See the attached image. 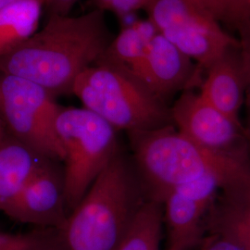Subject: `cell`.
I'll use <instances>...</instances> for the list:
<instances>
[{
  "instance_id": "6da1fadb",
  "label": "cell",
  "mask_w": 250,
  "mask_h": 250,
  "mask_svg": "<svg viewBox=\"0 0 250 250\" xmlns=\"http://www.w3.org/2000/svg\"><path fill=\"white\" fill-rule=\"evenodd\" d=\"M105 13L49 14L41 30L0 58V73L31 81L52 96L72 94L78 76L97 62L112 40Z\"/></svg>"
},
{
  "instance_id": "7a4b0ae2",
  "label": "cell",
  "mask_w": 250,
  "mask_h": 250,
  "mask_svg": "<svg viewBox=\"0 0 250 250\" xmlns=\"http://www.w3.org/2000/svg\"><path fill=\"white\" fill-rule=\"evenodd\" d=\"M135 170L148 198L163 203L175 188L215 176L222 192L250 193V156L212 151L179 133L171 125L129 134Z\"/></svg>"
},
{
  "instance_id": "3957f363",
  "label": "cell",
  "mask_w": 250,
  "mask_h": 250,
  "mask_svg": "<svg viewBox=\"0 0 250 250\" xmlns=\"http://www.w3.org/2000/svg\"><path fill=\"white\" fill-rule=\"evenodd\" d=\"M142 185L120 152L57 229L56 250H117L143 205Z\"/></svg>"
},
{
  "instance_id": "277c9868",
  "label": "cell",
  "mask_w": 250,
  "mask_h": 250,
  "mask_svg": "<svg viewBox=\"0 0 250 250\" xmlns=\"http://www.w3.org/2000/svg\"><path fill=\"white\" fill-rule=\"evenodd\" d=\"M83 107L128 134L171 125L170 108L129 69L95 63L72 87Z\"/></svg>"
},
{
  "instance_id": "5b68a950",
  "label": "cell",
  "mask_w": 250,
  "mask_h": 250,
  "mask_svg": "<svg viewBox=\"0 0 250 250\" xmlns=\"http://www.w3.org/2000/svg\"><path fill=\"white\" fill-rule=\"evenodd\" d=\"M56 130L64 153L68 215L119 153L117 130L85 107H62Z\"/></svg>"
},
{
  "instance_id": "8992f818",
  "label": "cell",
  "mask_w": 250,
  "mask_h": 250,
  "mask_svg": "<svg viewBox=\"0 0 250 250\" xmlns=\"http://www.w3.org/2000/svg\"><path fill=\"white\" fill-rule=\"evenodd\" d=\"M49 92L31 81L0 75V117L7 133L45 159L63 161L56 130L62 109Z\"/></svg>"
},
{
  "instance_id": "52a82bcc",
  "label": "cell",
  "mask_w": 250,
  "mask_h": 250,
  "mask_svg": "<svg viewBox=\"0 0 250 250\" xmlns=\"http://www.w3.org/2000/svg\"><path fill=\"white\" fill-rule=\"evenodd\" d=\"M144 10L159 34L206 70L239 45L198 0H146Z\"/></svg>"
},
{
  "instance_id": "ba28073f",
  "label": "cell",
  "mask_w": 250,
  "mask_h": 250,
  "mask_svg": "<svg viewBox=\"0 0 250 250\" xmlns=\"http://www.w3.org/2000/svg\"><path fill=\"white\" fill-rule=\"evenodd\" d=\"M170 118L179 133L205 148L250 155L244 125L225 115L199 93L185 90L170 108Z\"/></svg>"
},
{
  "instance_id": "9c48e42d",
  "label": "cell",
  "mask_w": 250,
  "mask_h": 250,
  "mask_svg": "<svg viewBox=\"0 0 250 250\" xmlns=\"http://www.w3.org/2000/svg\"><path fill=\"white\" fill-rule=\"evenodd\" d=\"M224 189L220 179L208 176L170 191L163 200L167 226L164 250H194L200 245L207 215Z\"/></svg>"
},
{
  "instance_id": "30bf717a",
  "label": "cell",
  "mask_w": 250,
  "mask_h": 250,
  "mask_svg": "<svg viewBox=\"0 0 250 250\" xmlns=\"http://www.w3.org/2000/svg\"><path fill=\"white\" fill-rule=\"evenodd\" d=\"M54 162L44 161L1 211L21 224H33L42 229L60 228L68 210L63 171Z\"/></svg>"
},
{
  "instance_id": "8fae6325",
  "label": "cell",
  "mask_w": 250,
  "mask_h": 250,
  "mask_svg": "<svg viewBox=\"0 0 250 250\" xmlns=\"http://www.w3.org/2000/svg\"><path fill=\"white\" fill-rule=\"evenodd\" d=\"M190 59L161 34L152 39L142 59L130 70L162 100L188 89L197 70Z\"/></svg>"
},
{
  "instance_id": "7c38bea8",
  "label": "cell",
  "mask_w": 250,
  "mask_h": 250,
  "mask_svg": "<svg viewBox=\"0 0 250 250\" xmlns=\"http://www.w3.org/2000/svg\"><path fill=\"white\" fill-rule=\"evenodd\" d=\"M200 95L233 121L239 118L245 102L246 80L239 45L230 47L207 70Z\"/></svg>"
},
{
  "instance_id": "4fadbf2b",
  "label": "cell",
  "mask_w": 250,
  "mask_h": 250,
  "mask_svg": "<svg viewBox=\"0 0 250 250\" xmlns=\"http://www.w3.org/2000/svg\"><path fill=\"white\" fill-rule=\"evenodd\" d=\"M46 160L7 133L0 142V211Z\"/></svg>"
},
{
  "instance_id": "5bb4252c",
  "label": "cell",
  "mask_w": 250,
  "mask_h": 250,
  "mask_svg": "<svg viewBox=\"0 0 250 250\" xmlns=\"http://www.w3.org/2000/svg\"><path fill=\"white\" fill-rule=\"evenodd\" d=\"M209 232L225 235L244 250H250V197L222 192L206 218Z\"/></svg>"
},
{
  "instance_id": "9a60e30c",
  "label": "cell",
  "mask_w": 250,
  "mask_h": 250,
  "mask_svg": "<svg viewBox=\"0 0 250 250\" xmlns=\"http://www.w3.org/2000/svg\"><path fill=\"white\" fill-rule=\"evenodd\" d=\"M44 7L45 0H19L0 10V58L36 34Z\"/></svg>"
},
{
  "instance_id": "2e32d148",
  "label": "cell",
  "mask_w": 250,
  "mask_h": 250,
  "mask_svg": "<svg viewBox=\"0 0 250 250\" xmlns=\"http://www.w3.org/2000/svg\"><path fill=\"white\" fill-rule=\"evenodd\" d=\"M158 30L148 19L127 25L112 38L96 63H105L131 70L143 57Z\"/></svg>"
},
{
  "instance_id": "e0dca14e",
  "label": "cell",
  "mask_w": 250,
  "mask_h": 250,
  "mask_svg": "<svg viewBox=\"0 0 250 250\" xmlns=\"http://www.w3.org/2000/svg\"><path fill=\"white\" fill-rule=\"evenodd\" d=\"M163 203L147 199L135 215L117 250H162Z\"/></svg>"
},
{
  "instance_id": "ac0fdd59",
  "label": "cell",
  "mask_w": 250,
  "mask_h": 250,
  "mask_svg": "<svg viewBox=\"0 0 250 250\" xmlns=\"http://www.w3.org/2000/svg\"><path fill=\"white\" fill-rule=\"evenodd\" d=\"M57 229L29 233L0 232V250H56Z\"/></svg>"
},
{
  "instance_id": "d6986e66",
  "label": "cell",
  "mask_w": 250,
  "mask_h": 250,
  "mask_svg": "<svg viewBox=\"0 0 250 250\" xmlns=\"http://www.w3.org/2000/svg\"><path fill=\"white\" fill-rule=\"evenodd\" d=\"M219 22L237 28L250 21V0H198Z\"/></svg>"
},
{
  "instance_id": "ffe728a7",
  "label": "cell",
  "mask_w": 250,
  "mask_h": 250,
  "mask_svg": "<svg viewBox=\"0 0 250 250\" xmlns=\"http://www.w3.org/2000/svg\"><path fill=\"white\" fill-rule=\"evenodd\" d=\"M239 34V47L241 52L242 61L246 80L245 101L247 106V124L244 126L245 132L250 144V21L237 27Z\"/></svg>"
},
{
  "instance_id": "44dd1931",
  "label": "cell",
  "mask_w": 250,
  "mask_h": 250,
  "mask_svg": "<svg viewBox=\"0 0 250 250\" xmlns=\"http://www.w3.org/2000/svg\"><path fill=\"white\" fill-rule=\"evenodd\" d=\"M146 0H91L93 9L109 11L119 18H125L139 9H144Z\"/></svg>"
},
{
  "instance_id": "7402d4cb",
  "label": "cell",
  "mask_w": 250,
  "mask_h": 250,
  "mask_svg": "<svg viewBox=\"0 0 250 250\" xmlns=\"http://www.w3.org/2000/svg\"><path fill=\"white\" fill-rule=\"evenodd\" d=\"M197 250H244L231 238L216 232H209V235L201 241Z\"/></svg>"
},
{
  "instance_id": "603a6c76",
  "label": "cell",
  "mask_w": 250,
  "mask_h": 250,
  "mask_svg": "<svg viewBox=\"0 0 250 250\" xmlns=\"http://www.w3.org/2000/svg\"><path fill=\"white\" fill-rule=\"evenodd\" d=\"M78 0H45V7L49 14L68 15Z\"/></svg>"
},
{
  "instance_id": "cb8c5ba5",
  "label": "cell",
  "mask_w": 250,
  "mask_h": 250,
  "mask_svg": "<svg viewBox=\"0 0 250 250\" xmlns=\"http://www.w3.org/2000/svg\"><path fill=\"white\" fill-rule=\"evenodd\" d=\"M7 135V131L5 128V125L3 124V121L0 117V142L4 139V137Z\"/></svg>"
},
{
  "instance_id": "d4e9b609",
  "label": "cell",
  "mask_w": 250,
  "mask_h": 250,
  "mask_svg": "<svg viewBox=\"0 0 250 250\" xmlns=\"http://www.w3.org/2000/svg\"><path fill=\"white\" fill-rule=\"evenodd\" d=\"M19 0H0V10L7 8L9 5L17 2Z\"/></svg>"
},
{
  "instance_id": "484cf974",
  "label": "cell",
  "mask_w": 250,
  "mask_h": 250,
  "mask_svg": "<svg viewBox=\"0 0 250 250\" xmlns=\"http://www.w3.org/2000/svg\"></svg>"
}]
</instances>
